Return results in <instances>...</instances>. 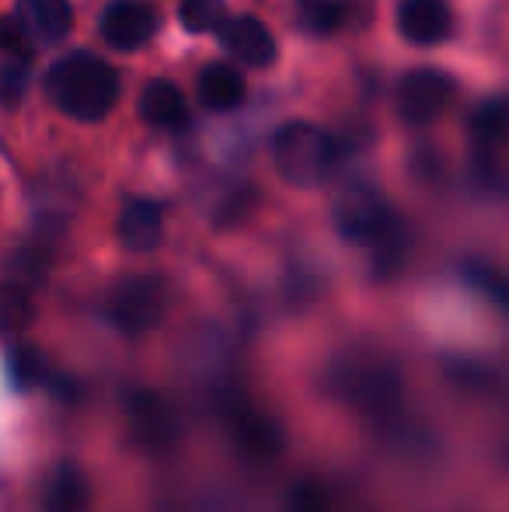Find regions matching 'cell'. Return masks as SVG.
<instances>
[{"label": "cell", "mask_w": 509, "mask_h": 512, "mask_svg": "<svg viewBox=\"0 0 509 512\" xmlns=\"http://www.w3.org/2000/svg\"><path fill=\"white\" fill-rule=\"evenodd\" d=\"M46 95L77 122H102L119 102V74L95 53H67L46 74Z\"/></svg>", "instance_id": "1"}, {"label": "cell", "mask_w": 509, "mask_h": 512, "mask_svg": "<svg viewBox=\"0 0 509 512\" xmlns=\"http://www.w3.org/2000/svg\"><path fill=\"white\" fill-rule=\"evenodd\" d=\"M279 175L297 189H318L332 178L339 161V143L332 133L311 126V122H286L272 140Z\"/></svg>", "instance_id": "2"}, {"label": "cell", "mask_w": 509, "mask_h": 512, "mask_svg": "<svg viewBox=\"0 0 509 512\" xmlns=\"http://www.w3.org/2000/svg\"><path fill=\"white\" fill-rule=\"evenodd\" d=\"M454 98V81L440 70H412L394 88V108L405 126H429L447 112Z\"/></svg>", "instance_id": "3"}, {"label": "cell", "mask_w": 509, "mask_h": 512, "mask_svg": "<svg viewBox=\"0 0 509 512\" xmlns=\"http://www.w3.org/2000/svg\"><path fill=\"white\" fill-rule=\"evenodd\" d=\"M335 223L346 237L353 241H370V237H381L391 227V213H387L384 196L374 185H349L346 192L335 203Z\"/></svg>", "instance_id": "4"}, {"label": "cell", "mask_w": 509, "mask_h": 512, "mask_svg": "<svg viewBox=\"0 0 509 512\" xmlns=\"http://www.w3.org/2000/svg\"><path fill=\"white\" fill-rule=\"evenodd\" d=\"M157 32V14L147 0H109L102 11V35L112 49L133 53L147 46Z\"/></svg>", "instance_id": "5"}, {"label": "cell", "mask_w": 509, "mask_h": 512, "mask_svg": "<svg viewBox=\"0 0 509 512\" xmlns=\"http://www.w3.org/2000/svg\"><path fill=\"white\" fill-rule=\"evenodd\" d=\"M220 42L224 49L241 60L245 67H269L276 60V39L265 28V21H258L255 14H241V18H227V25L220 28Z\"/></svg>", "instance_id": "6"}, {"label": "cell", "mask_w": 509, "mask_h": 512, "mask_svg": "<svg viewBox=\"0 0 509 512\" xmlns=\"http://www.w3.org/2000/svg\"><path fill=\"white\" fill-rule=\"evenodd\" d=\"M300 21L314 35H335L370 21V0H297Z\"/></svg>", "instance_id": "7"}, {"label": "cell", "mask_w": 509, "mask_h": 512, "mask_svg": "<svg viewBox=\"0 0 509 512\" xmlns=\"http://www.w3.org/2000/svg\"><path fill=\"white\" fill-rule=\"evenodd\" d=\"M450 7L443 0H405L398 7V32L412 46H436L450 35Z\"/></svg>", "instance_id": "8"}, {"label": "cell", "mask_w": 509, "mask_h": 512, "mask_svg": "<svg viewBox=\"0 0 509 512\" xmlns=\"http://www.w3.org/2000/svg\"><path fill=\"white\" fill-rule=\"evenodd\" d=\"M136 112L154 129H182L185 122H189V102H185V95L178 91V84H171V81H150L147 88L140 91Z\"/></svg>", "instance_id": "9"}, {"label": "cell", "mask_w": 509, "mask_h": 512, "mask_svg": "<svg viewBox=\"0 0 509 512\" xmlns=\"http://www.w3.org/2000/svg\"><path fill=\"white\" fill-rule=\"evenodd\" d=\"M18 14L35 42H60L74 28V7L70 0H18Z\"/></svg>", "instance_id": "10"}, {"label": "cell", "mask_w": 509, "mask_h": 512, "mask_svg": "<svg viewBox=\"0 0 509 512\" xmlns=\"http://www.w3.org/2000/svg\"><path fill=\"white\" fill-rule=\"evenodd\" d=\"M196 95H199V102L206 108H213V112H231V108H238L245 102L248 88H245V77L234 67H227V63H210V67H203V74H199Z\"/></svg>", "instance_id": "11"}, {"label": "cell", "mask_w": 509, "mask_h": 512, "mask_svg": "<svg viewBox=\"0 0 509 512\" xmlns=\"http://www.w3.org/2000/svg\"><path fill=\"white\" fill-rule=\"evenodd\" d=\"M161 234H164L161 206L150 203V199H129L123 213H119V241L126 248L147 251L161 241Z\"/></svg>", "instance_id": "12"}, {"label": "cell", "mask_w": 509, "mask_h": 512, "mask_svg": "<svg viewBox=\"0 0 509 512\" xmlns=\"http://www.w3.org/2000/svg\"><path fill=\"white\" fill-rule=\"evenodd\" d=\"M468 129L478 150H496L509 143V95L485 98L482 105H475Z\"/></svg>", "instance_id": "13"}, {"label": "cell", "mask_w": 509, "mask_h": 512, "mask_svg": "<svg viewBox=\"0 0 509 512\" xmlns=\"http://www.w3.org/2000/svg\"><path fill=\"white\" fill-rule=\"evenodd\" d=\"M178 18H182L185 32L210 35V32H220V28L227 25V4L224 0H182Z\"/></svg>", "instance_id": "14"}, {"label": "cell", "mask_w": 509, "mask_h": 512, "mask_svg": "<svg viewBox=\"0 0 509 512\" xmlns=\"http://www.w3.org/2000/svg\"><path fill=\"white\" fill-rule=\"evenodd\" d=\"M25 88H28V60L4 56V67H0V95H4V105L7 108L18 105Z\"/></svg>", "instance_id": "15"}, {"label": "cell", "mask_w": 509, "mask_h": 512, "mask_svg": "<svg viewBox=\"0 0 509 512\" xmlns=\"http://www.w3.org/2000/svg\"><path fill=\"white\" fill-rule=\"evenodd\" d=\"M32 32L25 28V21L18 14H7L4 18V56H18V60L32 63Z\"/></svg>", "instance_id": "16"}]
</instances>
